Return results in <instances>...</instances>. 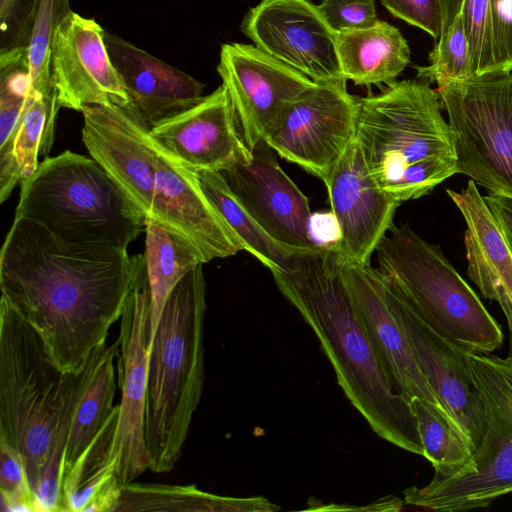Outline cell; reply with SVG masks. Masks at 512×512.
Masks as SVG:
<instances>
[{
  "label": "cell",
  "mask_w": 512,
  "mask_h": 512,
  "mask_svg": "<svg viewBox=\"0 0 512 512\" xmlns=\"http://www.w3.org/2000/svg\"><path fill=\"white\" fill-rule=\"evenodd\" d=\"M134 255L65 244L14 217L0 254L1 296L38 332L53 361L78 373L122 316Z\"/></svg>",
  "instance_id": "6da1fadb"
},
{
  "label": "cell",
  "mask_w": 512,
  "mask_h": 512,
  "mask_svg": "<svg viewBox=\"0 0 512 512\" xmlns=\"http://www.w3.org/2000/svg\"><path fill=\"white\" fill-rule=\"evenodd\" d=\"M271 272L319 339L338 384L370 428L396 447L423 456L410 402L390 380L336 250L321 246L291 253L281 269Z\"/></svg>",
  "instance_id": "7a4b0ae2"
},
{
  "label": "cell",
  "mask_w": 512,
  "mask_h": 512,
  "mask_svg": "<svg viewBox=\"0 0 512 512\" xmlns=\"http://www.w3.org/2000/svg\"><path fill=\"white\" fill-rule=\"evenodd\" d=\"M355 139L375 182L400 203L429 195L457 173L451 127L425 81H396L358 98Z\"/></svg>",
  "instance_id": "3957f363"
},
{
  "label": "cell",
  "mask_w": 512,
  "mask_h": 512,
  "mask_svg": "<svg viewBox=\"0 0 512 512\" xmlns=\"http://www.w3.org/2000/svg\"><path fill=\"white\" fill-rule=\"evenodd\" d=\"M205 312L200 264L171 292L150 345L144 438L155 473L175 467L202 397Z\"/></svg>",
  "instance_id": "277c9868"
},
{
  "label": "cell",
  "mask_w": 512,
  "mask_h": 512,
  "mask_svg": "<svg viewBox=\"0 0 512 512\" xmlns=\"http://www.w3.org/2000/svg\"><path fill=\"white\" fill-rule=\"evenodd\" d=\"M15 216L31 219L61 242L127 251L146 218L93 158L71 151L45 157L21 180Z\"/></svg>",
  "instance_id": "5b68a950"
},
{
  "label": "cell",
  "mask_w": 512,
  "mask_h": 512,
  "mask_svg": "<svg viewBox=\"0 0 512 512\" xmlns=\"http://www.w3.org/2000/svg\"><path fill=\"white\" fill-rule=\"evenodd\" d=\"M76 377L53 361L38 332L1 296L0 441L21 454L33 492Z\"/></svg>",
  "instance_id": "8992f818"
},
{
  "label": "cell",
  "mask_w": 512,
  "mask_h": 512,
  "mask_svg": "<svg viewBox=\"0 0 512 512\" xmlns=\"http://www.w3.org/2000/svg\"><path fill=\"white\" fill-rule=\"evenodd\" d=\"M375 252L386 281L434 331L468 353L501 347L500 325L438 245L393 225Z\"/></svg>",
  "instance_id": "52a82bcc"
},
{
  "label": "cell",
  "mask_w": 512,
  "mask_h": 512,
  "mask_svg": "<svg viewBox=\"0 0 512 512\" xmlns=\"http://www.w3.org/2000/svg\"><path fill=\"white\" fill-rule=\"evenodd\" d=\"M479 392L485 431L470 459L448 477L403 491L404 503L432 511L460 512L488 507L512 492V359L467 353Z\"/></svg>",
  "instance_id": "ba28073f"
},
{
  "label": "cell",
  "mask_w": 512,
  "mask_h": 512,
  "mask_svg": "<svg viewBox=\"0 0 512 512\" xmlns=\"http://www.w3.org/2000/svg\"><path fill=\"white\" fill-rule=\"evenodd\" d=\"M436 91L452 130L457 173L512 198V72L451 81Z\"/></svg>",
  "instance_id": "9c48e42d"
},
{
  "label": "cell",
  "mask_w": 512,
  "mask_h": 512,
  "mask_svg": "<svg viewBox=\"0 0 512 512\" xmlns=\"http://www.w3.org/2000/svg\"><path fill=\"white\" fill-rule=\"evenodd\" d=\"M135 273L118 336V380L121 399L111 443L103 462L120 484L135 481L149 469L144 438L148 359L151 335V293L143 254L134 255Z\"/></svg>",
  "instance_id": "30bf717a"
},
{
  "label": "cell",
  "mask_w": 512,
  "mask_h": 512,
  "mask_svg": "<svg viewBox=\"0 0 512 512\" xmlns=\"http://www.w3.org/2000/svg\"><path fill=\"white\" fill-rule=\"evenodd\" d=\"M346 83H315L285 106L264 138L279 156L325 185L355 139L358 97Z\"/></svg>",
  "instance_id": "8fae6325"
},
{
  "label": "cell",
  "mask_w": 512,
  "mask_h": 512,
  "mask_svg": "<svg viewBox=\"0 0 512 512\" xmlns=\"http://www.w3.org/2000/svg\"><path fill=\"white\" fill-rule=\"evenodd\" d=\"M240 29L257 48L316 83L347 82L336 33L309 0H261Z\"/></svg>",
  "instance_id": "7c38bea8"
},
{
  "label": "cell",
  "mask_w": 512,
  "mask_h": 512,
  "mask_svg": "<svg viewBox=\"0 0 512 512\" xmlns=\"http://www.w3.org/2000/svg\"><path fill=\"white\" fill-rule=\"evenodd\" d=\"M274 150L262 139L250 156L220 171L226 184L275 242L291 253L318 250L310 233L309 201L283 171Z\"/></svg>",
  "instance_id": "4fadbf2b"
},
{
  "label": "cell",
  "mask_w": 512,
  "mask_h": 512,
  "mask_svg": "<svg viewBox=\"0 0 512 512\" xmlns=\"http://www.w3.org/2000/svg\"><path fill=\"white\" fill-rule=\"evenodd\" d=\"M217 71L250 150L274 127L285 106L316 83L255 45L235 42L222 44Z\"/></svg>",
  "instance_id": "5bb4252c"
},
{
  "label": "cell",
  "mask_w": 512,
  "mask_h": 512,
  "mask_svg": "<svg viewBox=\"0 0 512 512\" xmlns=\"http://www.w3.org/2000/svg\"><path fill=\"white\" fill-rule=\"evenodd\" d=\"M82 140L146 219L154 196L155 146L150 127L128 104L89 105L82 111Z\"/></svg>",
  "instance_id": "9a60e30c"
},
{
  "label": "cell",
  "mask_w": 512,
  "mask_h": 512,
  "mask_svg": "<svg viewBox=\"0 0 512 512\" xmlns=\"http://www.w3.org/2000/svg\"><path fill=\"white\" fill-rule=\"evenodd\" d=\"M386 283L390 306L425 379L439 404L459 424L475 450L484 435L485 416L467 359L468 352L434 331L403 296Z\"/></svg>",
  "instance_id": "2e32d148"
},
{
  "label": "cell",
  "mask_w": 512,
  "mask_h": 512,
  "mask_svg": "<svg viewBox=\"0 0 512 512\" xmlns=\"http://www.w3.org/2000/svg\"><path fill=\"white\" fill-rule=\"evenodd\" d=\"M339 236L342 264H370L401 204L375 182L354 139L325 185Z\"/></svg>",
  "instance_id": "e0dca14e"
},
{
  "label": "cell",
  "mask_w": 512,
  "mask_h": 512,
  "mask_svg": "<svg viewBox=\"0 0 512 512\" xmlns=\"http://www.w3.org/2000/svg\"><path fill=\"white\" fill-rule=\"evenodd\" d=\"M51 76L60 107L81 112L89 105L129 104L105 44V31L95 20L75 12L57 29Z\"/></svg>",
  "instance_id": "ac0fdd59"
},
{
  "label": "cell",
  "mask_w": 512,
  "mask_h": 512,
  "mask_svg": "<svg viewBox=\"0 0 512 512\" xmlns=\"http://www.w3.org/2000/svg\"><path fill=\"white\" fill-rule=\"evenodd\" d=\"M150 135L163 151L192 172H220L251 154L240 136L223 85L195 106L150 128Z\"/></svg>",
  "instance_id": "d6986e66"
},
{
  "label": "cell",
  "mask_w": 512,
  "mask_h": 512,
  "mask_svg": "<svg viewBox=\"0 0 512 512\" xmlns=\"http://www.w3.org/2000/svg\"><path fill=\"white\" fill-rule=\"evenodd\" d=\"M118 348V341L98 347L78 373L62 463V499L76 487L86 464L111 442L119 410L113 406Z\"/></svg>",
  "instance_id": "ffe728a7"
},
{
  "label": "cell",
  "mask_w": 512,
  "mask_h": 512,
  "mask_svg": "<svg viewBox=\"0 0 512 512\" xmlns=\"http://www.w3.org/2000/svg\"><path fill=\"white\" fill-rule=\"evenodd\" d=\"M343 272L395 390L409 402L439 404L390 306L382 273L371 264H343Z\"/></svg>",
  "instance_id": "44dd1931"
},
{
  "label": "cell",
  "mask_w": 512,
  "mask_h": 512,
  "mask_svg": "<svg viewBox=\"0 0 512 512\" xmlns=\"http://www.w3.org/2000/svg\"><path fill=\"white\" fill-rule=\"evenodd\" d=\"M110 59L129 104L150 128L203 99L204 84L123 38L105 32Z\"/></svg>",
  "instance_id": "7402d4cb"
},
{
  "label": "cell",
  "mask_w": 512,
  "mask_h": 512,
  "mask_svg": "<svg viewBox=\"0 0 512 512\" xmlns=\"http://www.w3.org/2000/svg\"><path fill=\"white\" fill-rule=\"evenodd\" d=\"M447 194L466 223L467 274L507 316L512 311V251L503 229L472 180L460 192Z\"/></svg>",
  "instance_id": "603a6c76"
},
{
  "label": "cell",
  "mask_w": 512,
  "mask_h": 512,
  "mask_svg": "<svg viewBox=\"0 0 512 512\" xmlns=\"http://www.w3.org/2000/svg\"><path fill=\"white\" fill-rule=\"evenodd\" d=\"M336 45L343 75L355 85H391L410 63L407 40L382 20L366 29L337 33Z\"/></svg>",
  "instance_id": "cb8c5ba5"
},
{
  "label": "cell",
  "mask_w": 512,
  "mask_h": 512,
  "mask_svg": "<svg viewBox=\"0 0 512 512\" xmlns=\"http://www.w3.org/2000/svg\"><path fill=\"white\" fill-rule=\"evenodd\" d=\"M264 497L236 498L204 492L194 485L121 484L117 511L272 512Z\"/></svg>",
  "instance_id": "d4e9b609"
},
{
  "label": "cell",
  "mask_w": 512,
  "mask_h": 512,
  "mask_svg": "<svg viewBox=\"0 0 512 512\" xmlns=\"http://www.w3.org/2000/svg\"><path fill=\"white\" fill-rule=\"evenodd\" d=\"M146 274L151 293V335L155 334L162 311L176 285L193 269L204 264L199 253L182 237L146 219Z\"/></svg>",
  "instance_id": "484cf974"
},
{
  "label": "cell",
  "mask_w": 512,
  "mask_h": 512,
  "mask_svg": "<svg viewBox=\"0 0 512 512\" xmlns=\"http://www.w3.org/2000/svg\"><path fill=\"white\" fill-rule=\"evenodd\" d=\"M26 52L0 58V202L4 203L21 181L14 151L18 125L31 94Z\"/></svg>",
  "instance_id": "4316f807"
},
{
  "label": "cell",
  "mask_w": 512,
  "mask_h": 512,
  "mask_svg": "<svg viewBox=\"0 0 512 512\" xmlns=\"http://www.w3.org/2000/svg\"><path fill=\"white\" fill-rule=\"evenodd\" d=\"M193 173L207 199L238 237L243 250L256 257L270 271L281 269L291 252L264 232L232 193L221 173L214 170Z\"/></svg>",
  "instance_id": "83f0119b"
},
{
  "label": "cell",
  "mask_w": 512,
  "mask_h": 512,
  "mask_svg": "<svg viewBox=\"0 0 512 512\" xmlns=\"http://www.w3.org/2000/svg\"><path fill=\"white\" fill-rule=\"evenodd\" d=\"M423 456L432 464L437 477H448L459 470L474 449L459 424L439 404L415 397L410 400Z\"/></svg>",
  "instance_id": "f1b7e54d"
},
{
  "label": "cell",
  "mask_w": 512,
  "mask_h": 512,
  "mask_svg": "<svg viewBox=\"0 0 512 512\" xmlns=\"http://www.w3.org/2000/svg\"><path fill=\"white\" fill-rule=\"evenodd\" d=\"M59 108L56 92H31L14 142L15 155L21 168V180L34 174L39 165V156L49 154Z\"/></svg>",
  "instance_id": "f546056e"
},
{
  "label": "cell",
  "mask_w": 512,
  "mask_h": 512,
  "mask_svg": "<svg viewBox=\"0 0 512 512\" xmlns=\"http://www.w3.org/2000/svg\"><path fill=\"white\" fill-rule=\"evenodd\" d=\"M72 12L70 0H37L26 47V61L33 92H55L51 76L53 43L58 27Z\"/></svg>",
  "instance_id": "4dcf8cb0"
},
{
  "label": "cell",
  "mask_w": 512,
  "mask_h": 512,
  "mask_svg": "<svg viewBox=\"0 0 512 512\" xmlns=\"http://www.w3.org/2000/svg\"><path fill=\"white\" fill-rule=\"evenodd\" d=\"M429 53V64L417 66V78L437 87L474 75L465 23V4L441 33Z\"/></svg>",
  "instance_id": "1f68e13d"
},
{
  "label": "cell",
  "mask_w": 512,
  "mask_h": 512,
  "mask_svg": "<svg viewBox=\"0 0 512 512\" xmlns=\"http://www.w3.org/2000/svg\"><path fill=\"white\" fill-rule=\"evenodd\" d=\"M465 23L475 76L496 69L491 0H465Z\"/></svg>",
  "instance_id": "d6a6232c"
},
{
  "label": "cell",
  "mask_w": 512,
  "mask_h": 512,
  "mask_svg": "<svg viewBox=\"0 0 512 512\" xmlns=\"http://www.w3.org/2000/svg\"><path fill=\"white\" fill-rule=\"evenodd\" d=\"M0 495L3 512H38L21 454L0 441Z\"/></svg>",
  "instance_id": "836d02e7"
},
{
  "label": "cell",
  "mask_w": 512,
  "mask_h": 512,
  "mask_svg": "<svg viewBox=\"0 0 512 512\" xmlns=\"http://www.w3.org/2000/svg\"><path fill=\"white\" fill-rule=\"evenodd\" d=\"M37 0H0V57L25 52Z\"/></svg>",
  "instance_id": "e575fe53"
},
{
  "label": "cell",
  "mask_w": 512,
  "mask_h": 512,
  "mask_svg": "<svg viewBox=\"0 0 512 512\" xmlns=\"http://www.w3.org/2000/svg\"><path fill=\"white\" fill-rule=\"evenodd\" d=\"M320 13L337 34L366 29L378 22L375 0H322Z\"/></svg>",
  "instance_id": "d590c367"
},
{
  "label": "cell",
  "mask_w": 512,
  "mask_h": 512,
  "mask_svg": "<svg viewBox=\"0 0 512 512\" xmlns=\"http://www.w3.org/2000/svg\"><path fill=\"white\" fill-rule=\"evenodd\" d=\"M396 18L417 27L435 39L441 34L442 14L439 0H380Z\"/></svg>",
  "instance_id": "8d00e7d4"
},
{
  "label": "cell",
  "mask_w": 512,
  "mask_h": 512,
  "mask_svg": "<svg viewBox=\"0 0 512 512\" xmlns=\"http://www.w3.org/2000/svg\"><path fill=\"white\" fill-rule=\"evenodd\" d=\"M496 69L494 74L512 72V0H491Z\"/></svg>",
  "instance_id": "74e56055"
},
{
  "label": "cell",
  "mask_w": 512,
  "mask_h": 512,
  "mask_svg": "<svg viewBox=\"0 0 512 512\" xmlns=\"http://www.w3.org/2000/svg\"><path fill=\"white\" fill-rule=\"evenodd\" d=\"M310 233L315 242L320 246H333L339 236L338 225L332 214L311 215Z\"/></svg>",
  "instance_id": "f35d334b"
},
{
  "label": "cell",
  "mask_w": 512,
  "mask_h": 512,
  "mask_svg": "<svg viewBox=\"0 0 512 512\" xmlns=\"http://www.w3.org/2000/svg\"><path fill=\"white\" fill-rule=\"evenodd\" d=\"M484 199L502 227L512 251V198L488 193Z\"/></svg>",
  "instance_id": "ab89813d"
},
{
  "label": "cell",
  "mask_w": 512,
  "mask_h": 512,
  "mask_svg": "<svg viewBox=\"0 0 512 512\" xmlns=\"http://www.w3.org/2000/svg\"><path fill=\"white\" fill-rule=\"evenodd\" d=\"M439 2L442 14V33L452 22L461 7L465 4V0H439Z\"/></svg>",
  "instance_id": "60d3db41"
},
{
  "label": "cell",
  "mask_w": 512,
  "mask_h": 512,
  "mask_svg": "<svg viewBox=\"0 0 512 512\" xmlns=\"http://www.w3.org/2000/svg\"><path fill=\"white\" fill-rule=\"evenodd\" d=\"M505 317L507 319L508 330H509V353H508L507 357L512 359V311Z\"/></svg>",
  "instance_id": "b9f144b4"
}]
</instances>
